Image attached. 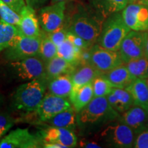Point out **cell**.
Masks as SVG:
<instances>
[{
    "mask_svg": "<svg viewBox=\"0 0 148 148\" xmlns=\"http://www.w3.org/2000/svg\"><path fill=\"white\" fill-rule=\"evenodd\" d=\"M77 112L73 108L60 112L45 122L51 126L62 127L75 132L77 128Z\"/></svg>",
    "mask_w": 148,
    "mask_h": 148,
    "instance_id": "24",
    "label": "cell"
},
{
    "mask_svg": "<svg viewBox=\"0 0 148 148\" xmlns=\"http://www.w3.org/2000/svg\"><path fill=\"white\" fill-rule=\"evenodd\" d=\"M44 148H66L65 145L56 142H50V143H44Z\"/></svg>",
    "mask_w": 148,
    "mask_h": 148,
    "instance_id": "39",
    "label": "cell"
},
{
    "mask_svg": "<svg viewBox=\"0 0 148 148\" xmlns=\"http://www.w3.org/2000/svg\"><path fill=\"white\" fill-rule=\"evenodd\" d=\"M66 38H67L75 46V47H78L79 49H82V50H84V49H88L91 47V46H90L86 40H84L83 38H81V37L77 36L76 34H73V33H72L71 32H69V30H68Z\"/></svg>",
    "mask_w": 148,
    "mask_h": 148,
    "instance_id": "34",
    "label": "cell"
},
{
    "mask_svg": "<svg viewBox=\"0 0 148 148\" xmlns=\"http://www.w3.org/2000/svg\"><path fill=\"white\" fill-rule=\"evenodd\" d=\"M98 138L110 147L131 148L134 145L135 134L129 126L116 120L103 127Z\"/></svg>",
    "mask_w": 148,
    "mask_h": 148,
    "instance_id": "5",
    "label": "cell"
},
{
    "mask_svg": "<svg viewBox=\"0 0 148 148\" xmlns=\"http://www.w3.org/2000/svg\"><path fill=\"white\" fill-rule=\"evenodd\" d=\"M147 32L130 30L122 41L119 49L123 63L145 56Z\"/></svg>",
    "mask_w": 148,
    "mask_h": 148,
    "instance_id": "8",
    "label": "cell"
},
{
    "mask_svg": "<svg viewBox=\"0 0 148 148\" xmlns=\"http://www.w3.org/2000/svg\"><path fill=\"white\" fill-rule=\"evenodd\" d=\"M34 8L26 5L21 12V20L16 26L21 36L37 38L42 36L40 23Z\"/></svg>",
    "mask_w": 148,
    "mask_h": 148,
    "instance_id": "15",
    "label": "cell"
},
{
    "mask_svg": "<svg viewBox=\"0 0 148 148\" xmlns=\"http://www.w3.org/2000/svg\"><path fill=\"white\" fill-rule=\"evenodd\" d=\"M118 121L129 126L136 135L148 130V112L141 107L134 105L120 114Z\"/></svg>",
    "mask_w": 148,
    "mask_h": 148,
    "instance_id": "14",
    "label": "cell"
},
{
    "mask_svg": "<svg viewBox=\"0 0 148 148\" xmlns=\"http://www.w3.org/2000/svg\"><path fill=\"white\" fill-rule=\"evenodd\" d=\"M73 108L68 98L59 97L48 93L45 94L36 111L38 119L45 123L62 111Z\"/></svg>",
    "mask_w": 148,
    "mask_h": 148,
    "instance_id": "12",
    "label": "cell"
},
{
    "mask_svg": "<svg viewBox=\"0 0 148 148\" xmlns=\"http://www.w3.org/2000/svg\"><path fill=\"white\" fill-rule=\"evenodd\" d=\"M97 71L104 73L123 64L119 51L106 49L95 43L88 51V62Z\"/></svg>",
    "mask_w": 148,
    "mask_h": 148,
    "instance_id": "7",
    "label": "cell"
},
{
    "mask_svg": "<svg viewBox=\"0 0 148 148\" xmlns=\"http://www.w3.org/2000/svg\"><path fill=\"white\" fill-rule=\"evenodd\" d=\"M56 56H57V46L49 38L47 33L43 31L40 42L38 56L46 63L54 58Z\"/></svg>",
    "mask_w": 148,
    "mask_h": 148,
    "instance_id": "28",
    "label": "cell"
},
{
    "mask_svg": "<svg viewBox=\"0 0 148 148\" xmlns=\"http://www.w3.org/2000/svg\"><path fill=\"white\" fill-rule=\"evenodd\" d=\"M10 68L13 77L19 82H29L45 76V62L38 56L19 61H12Z\"/></svg>",
    "mask_w": 148,
    "mask_h": 148,
    "instance_id": "6",
    "label": "cell"
},
{
    "mask_svg": "<svg viewBox=\"0 0 148 148\" xmlns=\"http://www.w3.org/2000/svg\"><path fill=\"white\" fill-rule=\"evenodd\" d=\"M146 80V82H147V87H148V78L147 79H145Z\"/></svg>",
    "mask_w": 148,
    "mask_h": 148,
    "instance_id": "44",
    "label": "cell"
},
{
    "mask_svg": "<svg viewBox=\"0 0 148 148\" xmlns=\"http://www.w3.org/2000/svg\"><path fill=\"white\" fill-rule=\"evenodd\" d=\"M18 121L6 112H0V140Z\"/></svg>",
    "mask_w": 148,
    "mask_h": 148,
    "instance_id": "32",
    "label": "cell"
},
{
    "mask_svg": "<svg viewBox=\"0 0 148 148\" xmlns=\"http://www.w3.org/2000/svg\"><path fill=\"white\" fill-rule=\"evenodd\" d=\"M138 3H143V4L148 5V0H141Z\"/></svg>",
    "mask_w": 148,
    "mask_h": 148,
    "instance_id": "43",
    "label": "cell"
},
{
    "mask_svg": "<svg viewBox=\"0 0 148 148\" xmlns=\"http://www.w3.org/2000/svg\"><path fill=\"white\" fill-rule=\"evenodd\" d=\"M79 145V147L84 148H99L102 147V146H101L99 143H97V142H95L94 141V140H91L85 139V138H83V139L80 140Z\"/></svg>",
    "mask_w": 148,
    "mask_h": 148,
    "instance_id": "37",
    "label": "cell"
},
{
    "mask_svg": "<svg viewBox=\"0 0 148 148\" xmlns=\"http://www.w3.org/2000/svg\"><path fill=\"white\" fill-rule=\"evenodd\" d=\"M131 29L120 12L108 16L103 23L101 32L96 43L113 51H119L123 38Z\"/></svg>",
    "mask_w": 148,
    "mask_h": 148,
    "instance_id": "4",
    "label": "cell"
},
{
    "mask_svg": "<svg viewBox=\"0 0 148 148\" xmlns=\"http://www.w3.org/2000/svg\"><path fill=\"white\" fill-rule=\"evenodd\" d=\"M44 143L56 142L65 145L66 148L74 147L77 144V137L75 132L62 127L51 126L40 130Z\"/></svg>",
    "mask_w": 148,
    "mask_h": 148,
    "instance_id": "16",
    "label": "cell"
},
{
    "mask_svg": "<svg viewBox=\"0 0 148 148\" xmlns=\"http://www.w3.org/2000/svg\"><path fill=\"white\" fill-rule=\"evenodd\" d=\"M120 113L110 106L106 97H95L77 112V129L82 135L99 132L109 123L118 120Z\"/></svg>",
    "mask_w": 148,
    "mask_h": 148,
    "instance_id": "1",
    "label": "cell"
},
{
    "mask_svg": "<svg viewBox=\"0 0 148 148\" xmlns=\"http://www.w3.org/2000/svg\"><path fill=\"white\" fill-rule=\"evenodd\" d=\"M92 10L103 19L120 12L128 4L127 0H88Z\"/></svg>",
    "mask_w": 148,
    "mask_h": 148,
    "instance_id": "18",
    "label": "cell"
},
{
    "mask_svg": "<svg viewBox=\"0 0 148 148\" xmlns=\"http://www.w3.org/2000/svg\"><path fill=\"white\" fill-rule=\"evenodd\" d=\"M8 6H10L12 10L18 14H21L22 10L26 5L25 0H1Z\"/></svg>",
    "mask_w": 148,
    "mask_h": 148,
    "instance_id": "36",
    "label": "cell"
},
{
    "mask_svg": "<svg viewBox=\"0 0 148 148\" xmlns=\"http://www.w3.org/2000/svg\"><path fill=\"white\" fill-rule=\"evenodd\" d=\"M113 87L125 88L134 78L130 73L126 64H121L103 73Z\"/></svg>",
    "mask_w": 148,
    "mask_h": 148,
    "instance_id": "22",
    "label": "cell"
},
{
    "mask_svg": "<svg viewBox=\"0 0 148 148\" xmlns=\"http://www.w3.org/2000/svg\"><path fill=\"white\" fill-rule=\"evenodd\" d=\"M145 57L148 59V32L147 34V38H146V42H145Z\"/></svg>",
    "mask_w": 148,
    "mask_h": 148,
    "instance_id": "40",
    "label": "cell"
},
{
    "mask_svg": "<svg viewBox=\"0 0 148 148\" xmlns=\"http://www.w3.org/2000/svg\"><path fill=\"white\" fill-rule=\"evenodd\" d=\"M92 82L79 88L75 92H71L69 99L75 112H78L93 99Z\"/></svg>",
    "mask_w": 148,
    "mask_h": 148,
    "instance_id": "25",
    "label": "cell"
},
{
    "mask_svg": "<svg viewBox=\"0 0 148 148\" xmlns=\"http://www.w3.org/2000/svg\"><path fill=\"white\" fill-rule=\"evenodd\" d=\"M82 52V49L75 47L67 38L57 47V56L75 66L80 64Z\"/></svg>",
    "mask_w": 148,
    "mask_h": 148,
    "instance_id": "26",
    "label": "cell"
},
{
    "mask_svg": "<svg viewBox=\"0 0 148 148\" xmlns=\"http://www.w3.org/2000/svg\"><path fill=\"white\" fill-rule=\"evenodd\" d=\"M94 97H106L112 91L113 86L103 74L97 75L92 82Z\"/></svg>",
    "mask_w": 148,
    "mask_h": 148,
    "instance_id": "30",
    "label": "cell"
},
{
    "mask_svg": "<svg viewBox=\"0 0 148 148\" xmlns=\"http://www.w3.org/2000/svg\"><path fill=\"white\" fill-rule=\"evenodd\" d=\"M41 36L32 38L19 34L13 44L5 49V59L12 62L38 56Z\"/></svg>",
    "mask_w": 148,
    "mask_h": 148,
    "instance_id": "10",
    "label": "cell"
},
{
    "mask_svg": "<svg viewBox=\"0 0 148 148\" xmlns=\"http://www.w3.org/2000/svg\"><path fill=\"white\" fill-rule=\"evenodd\" d=\"M102 74L88 63H81L75 66L71 74L73 88L71 92H75L84 85L91 83L97 75Z\"/></svg>",
    "mask_w": 148,
    "mask_h": 148,
    "instance_id": "17",
    "label": "cell"
},
{
    "mask_svg": "<svg viewBox=\"0 0 148 148\" xmlns=\"http://www.w3.org/2000/svg\"><path fill=\"white\" fill-rule=\"evenodd\" d=\"M133 147L148 148V130L136 135Z\"/></svg>",
    "mask_w": 148,
    "mask_h": 148,
    "instance_id": "35",
    "label": "cell"
},
{
    "mask_svg": "<svg viewBox=\"0 0 148 148\" xmlns=\"http://www.w3.org/2000/svg\"><path fill=\"white\" fill-rule=\"evenodd\" d=\"M121 14L131 30H148V5L143 3H128L122 10Z\"/></svg>",
    "mask_w": 148,
    "mask_h": 148,
    "instance_id": "13",
    "label": "cell"
},
{
    "mask_svg": "<svg viewBox=\"0 0 148 148\" xmlns=\"http://www.w3.org/2000/svg\"><path fill=\"white\" fill-rule=\"evenodd\" d=\"M128 3H138L141 0H127Z\"/></svg>",
    "mask_w": 148,
    "mask_h": 148,
    "instance_id": "42",
    "label": "cell"
},
{
    "mask_svg": "<svg viewBox=\"0 0 148 148\" xmlns=\"http://www.w3.org/2000/svg\"><path fill=\"white\" fill-rule=\"evenodd\" d=\"M125 89L132 95L134 105L147 110L148 87L145 79H134Z\"/></svg>",
    "mask_w": 148,
    "mask_h": 148,
    "instance_id": "21",
    "label": "cell"
},
{
    "mask_svg": "<svg viewBox=\"0 0 148 148\" xmlns=\"http://www.w3.org/2000/svg\"><path fill=\"white\" fill-rule=\"evenodd\" d=\"M125 64L133 78H146L148 70V59L145 56L130 61Z\"/></svg>",
    "mask_w": 148,
    "mask_h": 148,
    "instance_id": "29",
    "label": "cell"
},
{
    "mask_svg": "<svg viewBox=\"0 0 148 148\" xmlns=\"http://www.w3.org/2000/svg\"><path fill=\"white\" fill-rule=\"evenodd\" d=\"M0 17L5 23L16 27L21 20V14L17 13L6 3L0 0Z\"/></svg>",
    "mask_w": 148,
    "mask_h": 148,
    "instance_id": "31",
    "label": "cell"
},
{
    "mask_svg": "<svg viewBox=\"0 0 148 148\" xmlns=\"http://www.w3.org/2000/svg\"><path fill=\"white\" fill-rule=\"evenodd\" d=\"M19 34L16 26L0 19V53L12 45Z\"/></svg>",
    "mask_w": 148,
    "mask_h": 148,
    "instance_id": "27",
    "label": "cell"
},
{
    "mask_svg": "<svg viewBox=\"0 0 148 148\" xmlns=\"http://www.w3.org/2000/svg\"><path fill=\"white\" fill-rule=\"evenodd\" d=\"M147 112H148V108H147Z\"/></svg>",
    "mask_w": 148,
    "mask_h": 148,
    "instance_id": "45",
    "label": "cell"
},
{
    "mask_svg": "<svg viewBox=\"0 0 148 148\" xmlns=\"http://www.w3.org/2000/svg\"><path fill=\"white\" fill-rule=\"evenodd\" d=\"M68 29L67 27L63 25L60 28L56 30L53 31L52 32L47 33L48 36L51 38V40L54 42L55 45L58 47L62 42H63L66 39V36H67Z\"/></svg>",
    "mask_w": 148,
    "mask_h": 148,
    "instance_id": "33",
    "label": "cell"
},
{
    "mask_svg": "<svg viewBox=\"0 0 148 148\" xmlns=\"http://www.w3.org/2000/svg\"><path fill=\"white\" fill-rule=\"evenodd\" d=\"M75 66L66 61L65 59L61 58L58 56H56L54 58L51 59L45 63V78L49 82L51 79L64 75H71L75 69Z\"/></svg>",
    "mask_w": 148,
    "mask_h": 148,
    "instance_id": "19",
    "label": "cell"
},
{
    "mask_svg": "<svg viewBox=\"0 0 148 148\" xmlns=\"http://www.w3.org/2000/svg\"><path fill=\"white\" fill-rule=\"evenodd\" d=\"M47 1L48 0H25V2L27 5L32 7L34 10H37L42 8Z\"/></svg>",
    "mask_w": 148,
    "mask_h": 148,
    "instance_id": "38",
    "label": "cell"
},
{
    "mask_svg": "<svg viewBox=\"0 0 148 148\" xmlns=\"http://www.w3.org/2000/svg\"><path fill=\"white\" fill-rule=\"evenodd\" d=\"M106 97L110 106L120 114L134 105L132 95L125 88L113 87Z\"/></svg>",
    "mask_w": 148,
    "mask_h": 148,
    "instance_id": "20",
    "label": "cell"
},
{
    "mask_svg": "<svg viewBox=\"0 0 148 148\" xmlns=\"http://www.w3.org/2000/svg\"><path fill=\"white\" fill-rule=\"evenodd\" d=\"M69 1H70V0H51V4L60 2V1H66V2H67Z\"/></svg>",
    "mask_w": 148,
    "mask_h": 148,
    "instance_id": "41",
    "label": "cell"
},
{
    "mask_svg": "<svg viewBox=\"0 0 148 148\" xmlns=\"http://www.w3.org/2000/svg\"><path fill=\"white\" fill-rule=\"evenodd\" d=\"M43 145L40 133L32 134L27 128H16L0 140V148H38Z\"/></svg>",
    "mask_w": 148,
    "mask_h": 148,
    "instance_id": "9",
    "label": "cell"
},
{
    "mask_svg": "<svg viewBox=\"0 0 148 148\" xmlns=\"http://www.w3.org/2000/svg\"><path fill=\"white\" fill-rule=\"evenodd\" d=\"M104 19L95 11L88 12L79 8L70 18L67 29L86 40L91 46L97 41Z\"/></svg>",
    "mask_w": 148,
    "mask_h": 148,
    "instance_id": "3",
    "label": "cell"
},
{
    "mask_svg": "<svg viewBox=\"0 0 148 148\" xmlns=\"http://www.w3.org/2000/svg\"><path fill=\"white\" fill-rule=\"evenodd\" d=\"M47 84V81L42 77L20 85L12 96V108L25 115L36 112L45 95Z\"/></svg>",
    "mask_w": 148,
    "mask_h": 148,
    "instance_id": "2",
    "label": "cell"
},
{
    "mask_svg": "<svg viewBox=\"0 0 148 148\" xmlns=\"http://www.w3.org/2000/svg\"><path fill=\"white\" fill-rule=\"evenodd\" d=\"M49 92L59 97L69 98L73 88L71 75L64 74L49 81L47 84Z\"/></svg>",
    "mask_w": 148,
    "mask_h": 148,
    "instance_id": "23",
    "label": "cell"
},
{
    "mask_svg": "<svg viewBox=\"0 0 148 148\" xmlns=\"http://www.w3.org/2000/svg\"><path fill=\"white\" fill-rule=\"evenodd\" d=\"M66 3L60 1L40 8L38 18L44 32H52L63 25Z\"/></svg>",
    "mask_w": 148,
    "mask_h": 148,
    "instance_id": "11",
    "label": "cell"
}]
</instances>
